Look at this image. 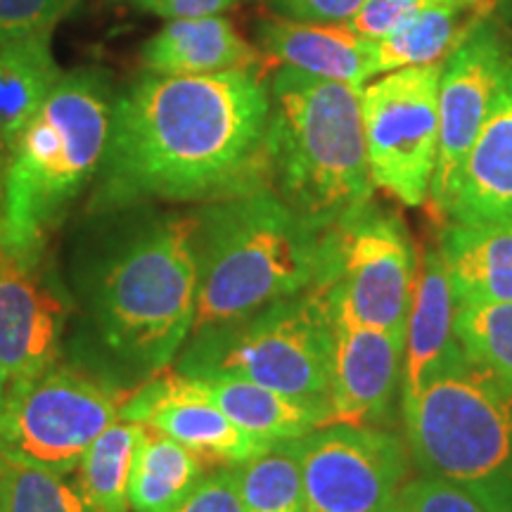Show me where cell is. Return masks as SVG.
<instances>
[{"mask_svg": "<svg viewBox=\"0 0 512 512\" xmlns=\"http://www.w3.org/2000/svg\"><path fill=\"white\" fill-rule=\"evenodd\" d=\"M245 512H304L299 439H285L235 465Z\"/></svg>", "mask_w": 512, "mask_h": 512, "instance_id": "cell-26", "label": "cell"}, {"mask_svg": "<svg viewBox=\"0 0 512 512\" xmlns=\"http://www.w3.org/2000/svg\"><path fill=\"white\" fill-rule=\"evenodd\" d=\"M470 5L437 0L411 19L394 29L392 34L373 43V69L375 76L396 72L406 67L444 62L446 55L458 46L472 27L463 29V17Z\"/></svg>", "mask_w": 512, "mask_h": 512, "instance_id": "cell-24", "label": "cell"}, {"mask_svg": "<svg viewBox=\"0 0 512 512\" xmlns=\"http://www.w3.org/2000/svg\"><path fill=\"white\" fill-rule=\"evenodd\" d=\"M195 221L200 285L190 335L252 316L316 283L323 230L268 185L207 202Z\"/></svg>", "mask_w": 512, "mask_h": 512, "instance_id": "cell-5", "label": "cell"}, {"mask_svg": "<svg viewBox=\"0 0 512 512\" xmlns=\"http://www.w3.org/2000/svg\"><path fill=\"white\" fill-rule=\"evenodd\" d=\"M441 64L387 72L361 88L370 178L406 207L430 200L439 147Z\"/></svg>", "mask_w": 512, "mask_h": 512, "instance_id": "cell-10", "label": "cell"}, {"mask_svg": "<svg viewBox=\"0 0 512 512\" xmlns=\"http://www.w3.org/2000/svg\"><path fill=\"white\" fill-rule=\"evenodd\" d=\"M437 242L458 306L512 302V221H448Z\"/></svg>", "mask_w": 512, "mask_h": 512, "instance_id": "cell-20", "label": "cell"}, {"mask_svg": "<svg viewBox=\"0 0 512 512\" xmlns=\"http://www.w3.org/2000/svg\"><path fill=\"white\" fill-rule=\"evenodd\" d=\"M140 62L150 74L197 76L261 67L264 50L223 15L171 19L145 43Z\"/></svg>", "mask_w": 512, "mask_h": 512, "instance_id": "cell-19", "label": "cell"}, {"mask_svg": "<svg viewBox=\"0 0 512 512\" xmlns=\"http://www.w3.org/2000/svg\"><path fill=\"white\" fill-rule=\"evenodd\" d=\"M8 510V460L0 456V512Z\"/></svg>", "mask_w": 512, "mask_h": 512, "instance_id": "cell-35", "label": "cell"}, {"mask_svg": "<svg viewBox=\"0 0 512 512\" xmlns=\"http://www.w3.org/2000/svg\"><path fill=\"white\" fill-rule=\"evenodd\" d=\"M245 0H133V5L140 10L150 12L171 22V19H200L214 17L235 8Z\"/></svg>", "mask_w": 512, "mask_h": 512, "instance_id": "cell-34", "label": "cell"}, {"mask_svg": "<svg viewBox=\"0 0 512 512\" xmlns=\"http://www.w3.org/2000/svg\"><path fill=\"white\" fill-rule=\"evenodd\" d=\"M76 0H0V46L50 36Z\"/></svg>", "mask_w": 512, "mask_h": 512, "instance_id": "cell-29", "label": "cell"}, {"mask_svg": "<svg viewBox=\"0 0 512 512\" xmlns=\"http://www.w3.org/2000/svg\"><path fill=\"white\" fill-rule=\"evenodd\" d=\"M145 425L133 420H117L93 441L76 467V482L98 512H128L136 453Z\"/></svg>", "mask_w": 512, "mask_h": 512, "instance_id": "cell-25", "label": "cell"}, {"mask_svg": "<svg viewBox=\"0 0 512 512\" xmlns=\"http://www.w3.org/2000/svg\"><path fill=\"white\" fill-rule=\"evenodd\" d=\"M119 418L155 427L204 463L240 465L268 448L242 432L188 375L176 370L157 373L133 389Z\"/></svg>", "mask_w": 512, "mask_h": 512, "instance_id": "cell-14", "label": "cell"}, {"mask_svg": "<svg viewBox=\"0 0 512 512\" xmlns=\"http://www.w3.org/2000/svg\"><path fill=\"white\" fill-rule=\"evenodd\" d=\"M446 221H512V60L460 169Z\"/></svg>", "mask_w": 512, "mask_h": 512, "instance_id": "cell-17", "label": "cell"}, {"mask_svg": "<svg viewBox=\"0 0 512 512\" xmlns=\"http://www.w3.org/2000/svg\"><path fill=\"white\" fill-rule=\"evenodd\" d=\"M387 512H486L467 491L439 477L401 484Z\"/></svg>", "mask_w": 512, "mask_h": 512, "instance_id": "cell-30", "label": "cell"}, {"mask_svg": "<svg viewBox=\"0 0 512 512\" xmlns=\"http://www.w3.org/2000/svg\"><path fill=\"white\" fill-rule=\"evenodd\" d=\"M512 53L491 22L472 27L446 55L439 76V147L430 188V209L446 221V209L463 169L467 152L475 145Z\"/></svg>", "mask_w": 512, "mask_h": 512, "instance_id": "cell-12", "label": "cell"}, {"mask_svg": "<svg viewBox=\"0 0 512 512\" xmlns=\"http://www.w3.org/2000/svg\"><path fill=\"white\" fill-rule=\"evenodd\" d=\"M432 3L437 0H363L347 24L358 36L375 43Z\"/></svg>", "mask_w": 512, "mask_h": 512, "instance_id": "cell-31", "label": "cell"}, {"mask_svg": "<svg viewBox=\"0 0 512 512\" xmlns=\"http://www.w3.org/2000/svg\"><path fill=\"white\" fill-rule=\"evenodd\" d=\"M242 432L271 446L285 439H299L330 425V408L325 403L294 399L264 384L235 375L190 377Z\"/></svg>", "mask_w": 512, "mask_h": 512, "instance_id": "cell-21", "label": "cell"}, {"mask_svg": "<svg viewBox=\"0 0 512 512\" xmlns=\"http://www.w3.org/2000/svg\"><path fill=\"white\" fill-rule=\"evenodd\" d=\"M458 302L448 278L439 242L422 247L415 266V283L403 337L401 408L406 411L427 380L460 347L456 337Z\"/></svg>", "mask_w": 512, "mask_h": 512, "instance_id": "cell-16", "label": "cell"}, {"mask_svg": "<svg viewBox=\"0 0 512 512\" xmlns=\"http://www.w3.org/2000/svg\"><path fill=\"white\" fill-rule=\"evenodd\" d=\"M5 512H98L62 472L8 460V510Z\"/></svg>", "mask_w": 512, "mask_h": 512, "instance_id": "cell-28", "label": "cell"}, {"mask_svg": "<svg viewBox=\"0 0 512 512\" xmlns=\"http://www.w3.org/2000/svg\"><path fill=\"white\" fill-rule=\"evenodd\" d=\"M268 93V188L318 230L373 202L361 88L280 67Z\"/></svg>", "mask_w": 512, "mask_h": 512, "instance_id": "cell-3", "label": "cell"}, {"mask_svg": "<svg viewBox=\"0 0 512 512\" xmlns=\"http://www.w3.org/2000/svg\"><path fill=\"white\" fill-rule=\"evenodd\" d=\"M304 512H387L408 472L399 437L377 427L325 425L299 437Z\"/></svg>", "mask_w": 512, "mask_h": 512, "instance_id": "cell-11", "label": "cell"}, {"mask_svg": "<svg viewBox=\"0 0 512 512\" xmlns=\"http://www.w3.org/2000/svg\"><path fill=\"white\" fill-rule=\"evenodd\" d=\"M418 254L399 216L373 202L323 230V264L311 287L332 323H356L406 337Z\"/></svg>", "mask_w": 512, "mask_h": 512, "instance_id": "cell-9", "label": "cell"}, {"mask_svg": "<svg viewBox=\"0 0 512 512\" xmlns=\"http://www.w3.org/2000/svg\"><path fill=\"white\" fill-rule=\"evenodd\" d=\"M10 392H12V384H10V377L5 373V368L0 366V411L5 408V403L10 399Z\"/></svg>", "mask_w": 512, "mask_h": 512, "instance_id": "cell-36", "label": "cell"}, {"mask_svg": "<svg viewBox=\"0 0 512 512\" xmlns=\"http://www.w3.org/2000/svg\"><path fill=\"white\" fill-rule=\"evenodd\" d=\"M133 389L86 361H57L0 411V456L72 475L86 448L112 422Z\"/></svg>", "mask_w": 512, "mask_h": 512, "instance_id": "cell-8", "label": "cell"}, {"mask_svg": "<svg viewBox=\"0 0 512 512\" xmlns=\"http://www.w3.org/2000/svg\"><path fill=\"white\" fill-rule=\"evenodd\" d=\"M335 330L316 287L235 323L190 335L176 358L188 377L235 375L328 406Z\"/></svg>", "mask_w": 512, "mask_h": 512, "instance_id": "cell-7", "label": "cell"}, {"mask_svg": "<svg viewBox=\"0 0 512 512\" xmlns=\"http://www.w3.org/2000/svg\"><path fill=\"white\" fill-rule=\"evenodd\" d=\"M256 41L280 67L363 88L375 79L373 41H366L347 22H309L275 15L261 19Z\"/></svg>", "mask_w": 512, "mask_h": 512, "instance_id": "cell-18", "label": "cell"}, {"mask_svg": "<svg viewBox=\"0 0 512 512\" xmlns=\"http://www.w3.org/2000/svg\"><path fill=\"white\" fill-rule=\"evenodd\" d=\"M332 330L330 425L373 427L389 415L401 384L403 337L356 323Z\"/></svg>", "mask_w": 512, "mask_h": 512, "instance_id": "cell-15", "label": "cell"}, {"mask_svg": "<svg viewBox=\"0 0 512 512\" xmlns=\"http://www.w3.org/2000/svg\"><path fill=\"white\" fill-rule=\"evenodd\" d=\"M363 0H271L275 15L309 22H349Z\"/></svg>", "mask_w": 512, "mask_h": 512, "instance_id": "cell-33", "label": "cell"}, {"mask_svg": "<svg viewBox=\"0 0 512 512\" xmlns=\"http://www.w3.org/2000/svg\"><path fill=\"white\" fill-rule=\"evenodd\" d=\"M411 456L486 512H512V389L458 347L403 411Z\"/></svg>", "mask_w": 512, "mask_h": 512, "instance_id": "cell-6", "label": "cell"}, {"mask_svg": "<svg viewBox=\"0 0 512 512\" xmlns=\"http://www.w3.org/2000/svg\"><path fill=\"white\" fill-rule=\"evenodd\" d=\"M204 460L190 448L147 427L133 465L128 503L136 512H171L204 477Z\"/></svg>", "mask_w": 512, "mask_h": 512, "instance_id": "cell-23", "label": "cell"}, {"mask_svg": "<svg viewBox=\"0 0 512 512\" xmlns=\"http://www.w3.org/2000/svg\"><path fill=\"white\" fill-rule=\"evenodd\" d=\"M171 512H245L235 479V465L204 475L188 498Z\"/></svg>", "mask_w": 512, "mask_h": 512, "instance_id": "cell-32", "label": "cell"}, {"mask_svg": "<svg viewBox=\"0 0 512 512\" xmlns=\"http://www.w3.org/2000/svg\"><path fill=\"white\" fill-rule=\"evenodd\" d=\"M114 95L105 74H62L12 150L0 200V249L46 256L74 202L98 178L112 131Z\"/></svg>", "mask_w": 512, "mask_h": 512, "instance_id": "cell-4", "label": "cell"}, {"mask_svg": "<svg viewBox=\"0 0 512 512\" xmlns=\"http://www.w3.org/2000/svg\"><path fill=\"white\" fill-rule=\"evenodd\" d=\"M271 93L261 67L145 72L114 98L88 214L152 202H216L266 181Z\"/></svg>", "mask_w": 512, "mask_h": 512, "instance_id": "cell-1", "label": "cell"}, {"mask_svg": "<svg viewBox=\"0 0 512 512\" xmlns=\"http://www.w3.org/2000/svg\"><path fill=\"white\" fill-rule=\"evenodd\" d=\"M72 309L69 287L46 256L19 259L0 249V366L12 389L60 361Z\"/></svg>", "mask_w": 512, "mask_h": 512, "instance_id": "cell-13", "label": "cell"}, {"mask_svg": "<svg viewBox=\"0 0 512 512\" xmlns=\"http://www.w3.org/2000/svg\"><path fill=\"white\" fill-rule=\"evenodd\" d=\"M453 3H460V5H470V8H475L477 3H482V0H453Z\"/></svg>", "mask_w": 512, "mask_h": 512, "instance_id": "cell-37", "label": "cell"}, {"mask_svg": "<svg viewBox=\"0 0 512 512\" xmlns=\"http://www.w3.org/2000/svg\"><path fill=\"white\" fill-rule=\"evenodd\" d=\"M91 216L69 252V294L95 358L119 380L145 382L176 361L195 323V214L136 204Z\"/></svg>", "mask_w": 512, "mask_h": 512, "instance_id": "cell-2", "label": "cell"}, {"mask_svg": "<svg viewBox=\"0 0 512 512\" xmlns=\"http://www.w3.org/2000/svg\"><path fill=\"white\" fill-rule=\"evenodd\" d=\"M60 76L50 36L0 46V200L12 150Z\"/></svg>", "mask_w": 512, "mask_h": 512, "instance_id": "cell-22", "label": "cell"}, {"mask_svg": "<svg viewBox=\"0 0 512 512\" xmlns=\"http://www.w3.org/2000/svg\"><path fill=\"white\" fill-rule=\"evenodd\" d=\"M456 337L467 356L512 389V302L458 306Z\"/></svg>", "mask_w": 512, "mask_h": 512, "instance_id": "cell-27", "label": "cell"}]
</instances>
